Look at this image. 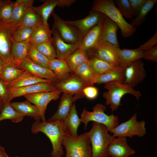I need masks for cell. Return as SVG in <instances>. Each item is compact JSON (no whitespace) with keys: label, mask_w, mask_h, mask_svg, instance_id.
Returning <instances> with one entry per match:
<instances>
[{"label":"cell","mask_w":157,"mask_h":157,"mask_svg":"<svg viewBox=\"0 0 157 157\" xmlns=\"http://www.w3.org/2000/svg\"><path fill=\"white\" fill-rule=\"evenodd\" d=\"M10 101L17 97L42 92L57 91L54 83H40L27 86L16 88L7 89Z\"/></svg>","instance_id":"obj_14"},{"label":"cell","mask_w":157,"mask_h":157,"mask_svg":"<svg viewBox=\"0 0 157 157\" xmlns=\"http://www.w3.org/2000/svg\"><path fill=\"white\" fill-rule=\"evenodd\" d=\"M24 70L9 63H5L0 79L4 83L9 82L17 78Z\"/></svg>","instance_id":"obj_38"},{"label":"cell","mask_w":157,"mask_h":157,"mask_svg":"<svg viewBox=\"0 0 157 157\" xmlns=\"http://www.w3.org/2000/svg\"><path fill=\"white\" fill-rule=\"evenodd\" d=\"M5 63L0 58V77L3 71Z\"/></svg>","instance_id":"obj_50"},{"label":"cell","mask_w":157,"mask_h":157,"mask_svg":"<svg viewBox=\"0 0 157 157\" xmlns=\"http://www.w3.org/2000/svg\"><path fill=\"white\" fill-rule=\"evenodd\" d=\"M157 44V29L153 36L143 44L140 45L138 48L139 49L145 51L151 48Z\"/></svg>","instance_id":"obj_47"},{"label":"cell","mask_w":157,"mask_h":157,"mask_svg":"<svg viewBox=\"0 0 157 157\" xmlns=\"http://www.w3.org/2000/svg\"><path fill=\"white\" fill-rule=\"evenodd\" d=\"M0 157H9L4 148L0 145Z\"/></svg>","instance_id":"obj_49"},{"label":"cell","mask_w":157,"mask_h":157,"mask_svg":"<svg viewBox=\"0 0 157 157\" xmlns=\"http://www.w3.org/2000/svg\"><path fill=\"white\" fill-rule=\"evenodd\" d=\"M135 153V151L128 144L126 138H114L107 149V154L108 157H129Z\"/></svg>","instance_id":"obj_20"},{"label":"cell","mask_w":157,"mask_h":157,"mask_svg":"<svg viewBox=\"0 0 157 157\" xmlns=\"http://www.w3.org/2000/svg\"><path fill=\"white\" fill-rule=\"evenodd\" d=\"M110 45L117 54L120 61L121 66L123 68L138 59L143 58L144 51L138 48L133 49H121L111 44Z\"/></svg>","instance_id":"obj_23"},{"label":"cell","mask_w":157,"mask_h":157,"mask_svg":"<svg viewBox=\"0 0 157 157\" xmlns=\"http://www.w3.org/2000/svg\"><path fill=\"white\" fill-rule=\"evenodd\" d=\"M114 2L117 8L123 17L131 19L134 17L131 4L129 0H115Z\"/></svg>","instance_id":"obj_43"},{"label":"cell","mask_w":157,"mask_h":157,"mask_svg":"<svg viewBox=\"0 0 157 157\" xmlns=\"http://www.w3.org/2000/svg\"><path fill=\"white\" fill-rule=\"evenodd\" d=\"M52 31L49 24L43 23L38 26L33 32L30 40L31 44H36L46 42H51Z\"/></svg>","instance_id":"obj_32"},{"label":"cell","mask_w":157,"mask_h":157,"mask_svg":"<svg viewBox=\"0 0 157 157\" xmlns=\"http://www.w3.org/2000/svg\"><path fill=\"white\" fill-rule=\"evenodd\" d=\"M32 133L36 134L39 132L45 134L51 142L53 150L52 157H61L64 154L62 141L64 133L63 120L59 119L49 122L35 121L32 124Z\"/></svg>","instance_id":"obj_1"},{"label":"cell","mask_w":157,"mask_h":157,"mask_svg":"<svg viewBox=\"0 0 157 157\" xmlns=\"http://www.w3.org/2000/svg\"><path fill=\"white\" fill-rule=\"evenodd\" d=\"M106 109V106L101 104H96L92 112L84 108L80 119L81 122L84 124L85 129H86L88 123L91 121L104 125L109 132L117 127L119 124L118 116L113 114L110 115L106 114L104 113Z\"/></svg>","instance_id":"obj_6"},{"label":"cell","mask_w":157,"mask_h":157,"mask_svg":"<svg viewBox=\"0 0 157 157\" xmlns=\"http://www.w3.org/2000/svg\"><path fill=\"white\" fill-rule=\"evenodd\" d=\"M103 23V21L94 26L83 37L80 48L89 52L96 46L99 41Z\"/></svg>","instance_id":"obj_25"},{"label":"cell","mask_w":157,"mask_h":157,"mask_svg":"<svg viewBox=\"0 0 157 157\" xmlns=\"http://www.w3.org/2000/svg\"><path fill=\"white\" fill-rule=\"evenodd\" d=\"M27 56L36 64L50 69V60L37 49L34 44H31Z\"/></svg>","instance_id":"obj_39"},{"label":"cell","mask_w":157,"mask_h":157,"mask_svg":"<svg viewBox=\"0 0 157 157\" xmlns=\"http://www.w3.org/2000/svg\"><path fill=\"white\" fill-rule=\"evenodd\" d=\"M104 125L93 122L88 133L92 145V157H109L107 149L110 142L116 138L109 134Z\"/></svg>","instance_id":"obj_3"},{"label":"cell","mask_w":157,"mask_h":157,"mask_svg":"<svg viewBox=\"0 0 157 157\" xmlns=\"http://www.w3.org/2000/svg\"></svg>","instance_id":"obj_54"},{"label":"cell","mask_w":157,"mask_h":157,"mask_svg":"<svg viewBox=\"0 0 157 157\" xmlns=\"http://www.w3.org/2000/svg\"><path fill=\"white\" fill-rule=\"evenodd\" d=\"M143 58L147 60L157 62V45L144 51Z\"/></svg>","instance_id":"obj_45"},{"label":"cell","mask_w":157,"mask_h":157,"mask_svg":"<svg viewBox=\"0 0 157 157\" xmlns=\"http://www.w3.org/2000/svg\"><path fill=\"white\" fill-rule=\"evenodd\" d=\"M88 52L89 55L93 56L106 63L121 66L117 54L108 43L99 41Z\"/></svg>","instance_id":"obj_12"},{"label":"cell","mask_w":157,"mask_h":157,"mask_svg":"<svg viewBox=\"0 0 157 157\" xmlns=\"http://www.w3.org/2000/svg\"><path fill=\"white\" fill-rule=\"evenodd\" d=\"M74 74L80 77L88 86H92L95 83V76L88 60L78 66Z\"/></svg>","instance_id":"obj_35"},{"label":"cell","mask_w":157,"mask_h":157,"mask_svg":"<svg viewBox=\"0 0 157 157\" xmlns=\"http://www.w3.org/2000/svg\"><path fill=\"white\" fill-rule=\"evenodd\" d=\"M61 93L58 91L42 92L24 95L27 100L36 106L40 110L43 117L45 119V113L48 104L52 100H56Z\"/></svg>","instance_id":"obj_17"},{"label":"cell","mask_w":157,"mask_h":157,"mask_svg":"<svg viewBox=\"0 0 157 157\" xmlns=\"http://www.w3.org/2000/svg\"><path fill=\"white\" fill-rule=\"evenodd\" d=\"M92 10L101 13L108 17L119 26L122 36H131L136 28L128 23L116 7L113 0H96L94 1Z\"/></svg>","instance_id":"obj_2"},{"label":"cell","mask_w":157,"mask_h":157,"mask_svg":"<svg viewBox=\"0 0 157 157\" xmlns=\"http://www.w3.org/2000/svg\"><path fill=\"white\" fill-rule=\"evenodd\" d=\"M0 97L2 100L3 104L10 102L8 90L4 83L0 79Z\"/></svg>","instance_id":"obj_48"},{"label":"cell","mask_w":157,"mask_h":157,"mask_svg":"<svg viewBox=\"0 0 157 157\" xmlns=\"http://www.w3.org/2000/svg\"><path fill=\"white\" fill-rule=\"evenodd\" d=\"M31 44L30 40L24 41H14L11 49V57L16 67L19 68L23 60L27 56Z\"/></svg>","instance_id":"obj_27"},{"label":"cell","mask_w":157,"mask_h":157,"mask_svg":"<svg viewBox=\"0 0 157 157\" xmlns=\"http://www.w3.org/2000/svg\"><path fill=\"white\" fill-rule=\"evenodd\" d=\"M51 31L53 35L52 43L56 50L57 58L65 60L80 48V44H70L65 42L55 28L52 27Z\"/></svg>","instance_id":"obj_19"},{"label":"cell","mask_w":157,"mask_h":157,"mask_svg":"<svg viewBox=\"0 0 157 157\" xmlns=\"http://www.w3.org/2000/svg\"><path fill=\"white\" fill-rule=\"evenodd\" d=\"M131 6L133 16H136L147 0H129Z\"/></svg>","instance_id":"obj_46"},{"label":"cell","mask_w":157,"mask_h":157,"mask_svg":"<svg viewBox=\"0 0 157 157\" xmlns=\"http://www.w3.org/2000/svg\"><path fill=\"white\" fill-rule=\"evenodd\" d=\"M88 60L95 76L106 73L119 66L106 63L90 55H89Z\"/></svg>","instance_id":"obj_33"},{"label":"cell","mask_w":157,"mask_h":157,"mask_svg":"<svg viewBox=\"0 0 157 157\" xmlns=\"http://www.w3.org/2000/svg\"><path fill=\"white\" fill-rule=\"evenodd\" d=\"M57 91L73 95L83 94V90L88 85L80 77L73 74L67 78L54 83Z\"/></svg>","instance_id":"obj_15"},{"label":"cell","mask_w":157,"mask_h":157,"mask_svg":"<svg viewBox=\"0 0 157 157\" xmlns=\"http://www.w3.org/2000/svg\"><path fill=\"white\" fill-rule=\"evenodd\" d=\"M51 15L54 19L53 28L56 29L62 39L68 43L80 44L83 37L78 31L62 19L54 11Z\"/></svg>","instance_id":"obj_9"},{"label":"cell","mask_w":157,"mask_h":157,"mask_svg":"<svg viewBox=\"0 0 157 157\" xmlns=\"http://www.w3.org/2000/svg\"><path fill=\"white\" fill-rule=\"evenodd\" d=\"M34 44L37 49L49 60L57 58L56 50L51 42Z\"/></svg>","instance_id":"obj_41"},{"label":"cell","mask_w":157,"mask_h":157,"mask_svg":"<svg viewBox=\"0 0 157 157\" xmlns=\"http://www.w3.org/2000/svg\"><path fill=\"white\" fill-rule=\"evenodd\" d=\"M11 104L17 110L24 115L33 118L36 121H46L42 116L39 108L35 105H33L28 101L23 102H13Z\"/></svg>","instance_id":"obj_24"},{"label":"cell","mask_w":157,"mask_h":157,"mask_svg":"<svg viewBox=\"0 0 157 157\" xmlns=\"http://www.w3.org/2000/svg\"><path fill=\"white\" fill-rule=\"evenodd\" d=\"M88 51L79 48L65 60L72 72L74 73L78 66L88 60Z\"/></svg>","instance_id":"obj_31"},{"label":"cell","mask_w":157,"mask_h":157,"mask_svg":"<svg viewBox=\"0 0 157 157\" xmlns=\"http://www.w3.org/2000/svg\"><path fill=\"white\" fill-rule=\"evenodd\" d=\"M25 116L15 109L10 102L4 104L0 112V122L10 119L14 123L22 121Z\"/></svg>","instance_id":"obj_34"},{"label":"cell","mask_w":157,"mask_h":157,"mask_svg":"<svg viewBox=\"0 0 157 157\" xmlns=\"http://www.w3.org/2000/svg\"><path fill=\"white\" fill-rule=\"evenodd\" d=\"M34 1L33 0H17L14 2L11 17L9 23L18 25L28 9L33 6Z\"/></svg>","instance_id":"obj_28"},{"label":"cell","mask_w":157,"mask_h":157,"mask_svg":"<svg viewBox=\"0 0 157 157\" xmlns=\"http://www.w3.org/2000/svg\"><path fill=\"white\" fill-rule=\"evenodd\" d=\"M105 84L104 88L107 91L103 92L102 96L106 100V105L110 106L112 111L118 109L121 105L122 98L126 94L133 95L138 100L142 95L139 91L134 90L124 83L114 81Z\"/></svg>","instance_id":"obj_5"},{"label":"cell","mask_w":157,"mask_h":157,"mask_svg":"<svg viewBox=\"0 0 157 157\" xmlns=\"http://www.w3.org/2000/svg\"><path fill=\"white\" fill-rule=\"evenodd\" d=\"M49 66L60 81L67 78L74 74L65 60L56 58L50 60Z\"/></svg>","instance_id":"obj_29"},{"label":"cell","mask_w":157,"mask_h":157,"mask_svg":"<svg viewBox=\"0 0 157 157\" xmlns=\"http://www.w3.org/2000/svg\"><path fill=\"white\" fill-rule=\"evenodd\" d=\"M4 1L3 0H0V7L3 3Z\"/></svg>","instance_id":"obj_52"},{"label":"cell","mask_w":157,"mask_h":157,"mask_svg":"<svg viewBox=\"0 0 157 157\" xmlns=\"http://www.w3.org/2000/svg\"><path fill=\"white\" fill-rule=\"evenodd\" d=\"M81 122L80 119L77 115L74 102L71 107L68 115L63 120L64 132L69 133L74 137H77L78 136V129Z\"/></svg>","instance_id":"obj_26"},{"label":"cell","mask_w":157,"mask_h":157,"mask_svg":"<svg viewBox=\"0 0 157 157\" xmlns=\"http://www.w3.org/2000/svg\"><path fill=\"white\" fill-rule=\"evenodd\" d=\"M83 93L84 96L90 99H95L98 94V89L92 86H88L83 90Z\"/></svg>","instance_id":"obj_44"},{"label":"cell","mask_w":157,"mask_h":157,"mask_svg":"<svg viewBox=\"0 0 157 157\" xmlns=\"http://www.w3.org/2000/svg\"><path fill=\"white\" fill-rule=\"evenodd\" d=\"M84 97L83 94L74 95L64 93L62 96L57 110L55 113L47 122H55L59 119L63 120L68 115L73 104L76 100Z\"/></svg>","instance_id":"obj_16"},{"label":"cell","mask_w":157,"mask_h":157,"mask_svg":"<svg viewBox=\"0 0 157 157\" xmlns=\"http://www.w3.org/2000/svg\"><path fill=\"white\" fill-rule=\"evenodd\" d=\"M19 68L27 71L35 76L47 79L53 83L60 81L51 70L36 64L27 56L22 61Z\"/></svg>","instance_id":"obj_13"},{"label":"cell","mask_w":157,"mask_h":157,"mask_svg":"<svg viewBox=\"0 0 157 157\" xmlns=\"http://www.w3.org/2000/svg\"><path fill=\"white\" fill-rule=\"evenodd\" d=\"M38 26L18 27L14 32L13 37L14 41L20 42L30 39L34 31Z\"/></svg>","instance_id":"obj_40"},{"label":"cell","mask_w":157,"mask_h":157,"mask_svg":"<svg viewBox=\"0 0 157 157\" xmlns=\"http://www.w3.org/2000/svg\"><path fill=\"white\" fill-rule=\"evenodd\" d=\"M19 26L18 25L0 21V58L4 63H10L15 66L11 57V49L14 42V32Z\"/></svg>","instance_id":"obj_7"},{"label":"cell","mask_w":157,"mask_h":157,"mask_svg":"<svg viewBox=\"0 0 157 157\" xmlns=\"http://www.w3.org/2000/svg\"><path fill=\"white\" fill-rule=\"evenodd\" d=\"M125 78L124 68L119 66L106 73L95 76V83H106L116 81L124 83Z\"/></svg>","instance_id":"obj_30"},{"label":"cell","mask_w":157,"mask_h":157,"mask_svg":"<svg viewBox=\"0 0 157 157\" xmlns=\"http://www.w3.org/2000/svg\"><path fill=\"white\" fill-rule=\"evenodd\" d=\"M43 3L37 7H33L35 12L41 17L43 23L49 24L48 20L49 16L57 6L60 7H68L76 1L75 0H44Z\"/></svg>","instance_id":"obj_18"},{"label":"cell","mask_w":157,"mask_h":157,"mask_svg":"<svg viewBox=\"0 0 157 157\" xmlns=\"http://www.w3.org/2000/svg\"><path fill=\"white\" fill-rule=\"evenodd\" d=\"M119 28L115 22L106 16L103 21L99 41L107 42L120 48L117 37V31Z\"/></svg>","instance_id":"obj_21"},{"label":"cell","mask_w":157,"mask_h":157,"mask_svg":"<svg viewBox=\"0 0 157 157\" xmlns=\"http://www.w3.org/2000/svg\"><path fill=\"white\" fill-rule=\"evenodd\" d=\"M157 2V0H147L135 18L132 19L130 24L135 27L142 24L145 20L147 14Z\"/></svg>","instance_id":"obj_37"},{"label":"cell","mask_w":157,"mask_h":157,"mask_svg":"<svg viewBox=\"0 0 157 157\" xmlns=\"http://www.w3.org/2000/svg\"><path fill=\"white\" fill-rule=\"evenodd\" d=\"M144 65L140 59H139L124 67L125 80L124 83L133 88L142 82L146 75Z\"/></svg>","instance_id":"obj_10"},{"label":"cell","mask_w":157,"mask_h":157,"mask_svg":"<svg viewBox=\"0 0 157 157\" xmlns=\"http://www.w3.org/2000/svg\"><path fill=\"white\" fill-rule=\"evenodd\" d=\"M52 82L47 79L35 76L24 70L17 78L8 82L4 83L7 89L22 87L40 83Z\"/></svg>","instance_id":"obj_22"},{"label":"cell","mask_w":157,"mask_h":157,"mask_svg":"<svg viewBox=\"0 0 157 157\" xmlns=\"http://www.w3.org/2000/svg\"><path fill=\"white\" fill-rule=\"evenodd\" d=\"M33 7L26 12L18 24L19 27L37 26L43 23L40 17L34 10Z\"/></svg>","instance_id":"obj_36"},{"label":"cell","mask_w":157,"mask_h":157,"mask_svg":"<svg viewBox=\"0 0 157 157\" xmlns=\"http://www.w3.org/2000/svg\"><path fill=\"white\" fill-rule=\"evenodd\" d=\"M145 126V121H138L137 114L135 113L129 120L119 124L109 132L115 138H131L134 136L142 137L146 134Z\"/></svg>","instance_id":"obj_8"},{"label":"cell","mask_w":157,"mask_h":157,"mask_svg":"<svg viewBox=\"0 0 157 157\" xmlns=\"http://www.w3.org/2000/svg\"><path fill=\"white\" fill-rule=\"evenodd\" d=\"M19 157V156H16V157Z\"/></svg>","instance_id":"obj_53"},{"label":"cell","mask_w":157,"mask_h":157,"mask_svg":"<svg viewBox=\"0 0 157 157\" xmlns=\"http://www.w3.org/2000/svg\"><path fill=\"white\" fill-rule=\"evenodd\" d=\"M106 16L101 13L92 10L82 19L66 22L76 28L83 37L93 27L103 22Z\"/></svg>","instance_id":"obj_11"},{"label":"cell","mask_w":157,"mask_h":157,"mask_svg":"<svg viewBox=\"0 0 157 157\" xmlns=\"http://www.w3.org/2000/svg\"><path fill=\"white\" fill-rule=\"evenodd\" d=\"M14 2L10 0H4L0 7V21L9 23L11 19Z\"/></svg>","instance_id":"obj_42"},{"label":"cell","mask_w":157,"mask_h":157,"mask_svg":"<svg viewBox=\"0 0 157 157\" xmlns=\"http://www.w3.org/2000/svg\"><path fill=\"white\" fill-rule=\"evenodd\" d=\"M3 104V102L1 98L0 97V112Z\"/></svg>","instance_id":"obj_51"},{"label":"cell","mask_w":157,"mask_h":157,"mask_svg":"<svg viewBox=\"0 0 157 157\" xmlns=\"http://www.w3.org/2000/svg\"><path fill=\"white\" fill-rule=\"evenodd\" d=\"M88 132L76 137L64 132L62 144L66 150V157H92V150Z\"/></svg>","instance_id":"obj_4"}]
</instances>
